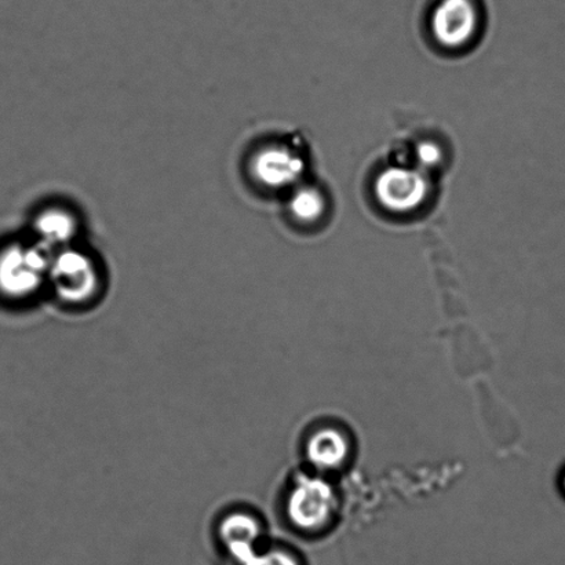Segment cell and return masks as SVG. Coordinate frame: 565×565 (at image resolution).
Returning <instances> with one entry per match:
<instances>
[{
  "label": "cell",
  "instance_id": "obj_1",
  "mask_svg": "<svg viewBox=\"0 0 565 565\" xmlns=\"http://www.w3.org/2000/svg\"><path fill=\"white\" fill-rule=\"evenodd\" d=\"M49 287L60 302L85 307L96 299L102 276L96 262L81 248H61L50 262Z\"/></svg>",
  "mask_w": 565,
  "mask_h": 565
},
{
  "label": "cell",
  "instance_id": "obj_2",
  "mask_svg": "<svg viewBox=\"0 0 565 565\" xmlns=\"http://www.w3.org/2000/svg\"><path fill=\"white\" fill-rule=\"evenodd\" d=\"M50 262L52 257L41 245L10 250L0 263V292L14 301L35 297L49 287Z\"/></svg>",
  "mask_w": 565,
  "mask_h": 565
},
{
  "label": "cell",
  "instance_id": "obj_3",
  "mask_svg": "<svg viewBox=\"0 0 565 565\" xmlns=\"http://www.w3.org/2000/svg\"><path fill=\"white\" fill-rule=\"evenodd\" d=\"M337 509V497L327 481L299 478L288 492L287 518L305 533H318L329 525Z\"/></svg>",
  "mask_w": 565,
  "mask_h": 565
},
{
  "label": "cell",
  "instance_id": "obj_4",
  "mask_svg": "<svg viewBox=\"0 0 565 565\" xmlns=\"http://www.w3.org/2000/svg\"><path fill=\"white\" fill-rule=\"evenodd\" d=\"M430 182L423 169L390 168L375 181L376 201L387 212L407 214L428 201Z\"/></svg>",
  "mask_w": 565,
  "mask_h": 565
},
{
  "label": "cell",
  "instance_id": "obj_5",
  "mask_svg": "<svg viewBox=\"0 0 565 565\" xmlns=\"http://www.w3.org/2000/svg\"><path fill=\"white\" fill-rule=\"evenodd\" d=\"M480 13L475 0H440L430 28L437 43L447 49L467 46L478 32Z\"/></svg>",
  "mask_w": 565,
  "mask_h": 565
},
{
  "label": "cell",
  "instance_id": "obj_6",
  "mask_svg": "<svg viewBox=\"0 0 565 565\" xmlns=\"http://www.w3.org/2000/svg\"><path fill=\"white\" fill-rule=\"evenodd\" d=\"M217 533L225 552L239 565L262 550L263 524L245 509L225 513L220 520Z\"/></svg>",
  "mask_w": 565,
  "mask_h": 565
},
{
  "label": "cell",
  "instance_id": "obj_7",
  "mask_svg": "<svg viewBox=\"0 0 565 565\" xmlns=\"http://www.w3.org/2000/svg\"><path fill=\"white\" fill-rule=\"evenodd\" d=\"M303 171L302 158L285 146L264 148L253 160L254 177L269 190H285L296 185Z\"/></svg>",
  "mask_w": 565,
  "mask_h": 565
},
{
  "label": "cell",
  "instance_id": "obj_8",
  "mask_svg": "<svg viewBox=\"0 0 565 565\" xmlns=\"http://www.w3.org/2000/svg\"><path fill=\"white\" fill-rule=\"evenodd\" d=\"M307 456L315 468L332 470L342 467L349 456L347 437L337 429H321L310 437Z\"/></svg>",
  "mask_w": 565,
  "mask_h": 565
},
{
  "label": "cell",
  "instance_id": "obj_9",
  "mask_svg": "<svg viewBox=\"0 0 565 565\" xmlns=\"http://www.w3.org/2000/svg\"><path fill=\"white\" fill-rule=\"evenodd\" d=\"M39 245L46 248H65L71 246L77 234V221L74 214L64 209H49L36 220Z\"/></svg>",
  "mask_w": 565,
  "mask_h": 565
},
{
  "label": "cell",
  "instance_id": "obj_10",
  "mask_svg": "<svg viewBox=\"0 0 565 565\" xmlns=\"http://www.w3.org/2000/svg\"><path fill=\"white\" fill-rule=\"evenodd\" d=\"M288 209L292 217L301 223H316L323 217L326 199L323 193L313 186H298L288 201Z\"/></svg>",
  "mask_w": 565,
  "mask_h": 565
},
{
  "label": "cell",
  "instance_id": "obj_11",
  "mask_svg": "<svg viewBox=\"0 0 565 565\" xmlns=\"http://www.w3.org/2000/svg\"><path fill=\"white\" fill-rule=\"evenodd\" d=\"M242 565H299L296 557L281 550H259Z\"/></svg>",
  "mask_w": 565,
  "mask_h": 565
},
{
  "label": "cell",
  "instance_id": "obj_12",
  "mask_svg": "<svg viewBox=\"0 0 565 565\" xmlns=\"http://www.w3.org/2000/svg\"><path fill=\"white\" fill-rule=\"evenodd\" d=\"M415 157H417L420 168H436L441 162L443 151L435 142L425 141L415 149Z\"/></svg>",
  "mask_w": 565,
  "mask_h": 565
},
{
  "label": "cell",
  "instance_id": "obj_13",
  "mask_svg": "<svg viewBox=\"0 0 565 565\" xmlns=\"http://www.w3.org/2000/svg\"><path fill=\"white\" fill-rule=\"evenodd\" d=\"M563 489L565 491V475H564V479H563Z\"/></svg>",
  "mask_w": 565,
  "mask_h": 565
}]
</instances>
